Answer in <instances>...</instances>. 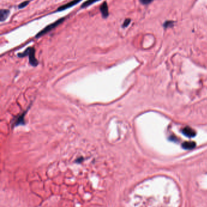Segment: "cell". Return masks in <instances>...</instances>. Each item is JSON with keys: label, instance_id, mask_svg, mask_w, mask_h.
Instances as JSON below:
<instances>
[{"label": "cell", "instance_id": "obj_1", "mask_svg": "<svg viewBox=\"0 0 207 207\" xmlns=\"http://www.w3.org/2000/svg\"><path fill=\"white\" fill-rule=\"evenodd\" d=\"M19 57H24L28 56L29 59V63L33 66H37L38 62L35 57V49L34 47H28V48L23 53L18 55Z\"/></svg>", "mask_w": 207, "mask_h": 207}, {"label": "cell", "instance_id": "obj_2", "mask_svg": "<svg viewBox=\"0 0 207 207\" xmlns=\"http://www.w3.org/2000/svg\"><path fill=\"white\" fill-rule=\"evenodd\" d=\"M65 18H61L60 19H59L58 20L55 21L54 23L48 25L47 26H46L45 28H44L42 30H41L40 32H38L35 38H39L40 37H41L42 36L46 35V34H47L49 31H51V30H52L53 29H54L55 27H57L58 26H59L60 24H61L63 21H65Z\"/></svg>", "mask_w": 207, "mask_h": 207}, {"label": "cell", "instance_id": "obj_3", "mask_svg": "<svg viewBox=\"0 0 207 207\" xmlns=\"http://www.w3.org/2000/svg\"><path fill=\"white\" fill-rule=\"evenodd\" d=\"M82 1V0H72V1H70L69 3H68L64 5H63L61 6H60V7L58 8L57 9V11L58 12H61V11H63V10H65L70 7H73L74 6L76 5L77 4H78V3H80Z\"/></svg>", "mask_w": 207, "mask_h": 207}, {"label": "cell", "instance_id": "obj_4", "mask_svg": "<svg viewBox=\"0 0 207 207\" xmlns=\"http://www.w3.org/2000/svg\"><path fill=\"white\" fill-rule=\"evenodd\" d=\"M182 133L186 137L193 138L196 136V132L189 127H186L182 130Z\"/></svg>", "mask_w": 207, "mask_h": 207}, {"label": "cell", "instance_id": "obj_5", "mask_svg": "<svg viewBox=\"0 0 207 207\" xmlns=\"http://www.w3.org/2000/svg\"><path fill=\"white\" fill-rule=\"evenodd\" d=\"M100 10L103 18H106L109 16V9L106 2H104L100 7Z\"/></svg>", "mask_w": 207, "mask_h": 207}, {"label": "cell", "instance_id": "obj_6", "mask_svg": "<svg viewBox=\"0 0 207 207\" xmlns=\"http://www.w3.org/2000/svg\"><path fill=\"white\" fill-rule=\"evenodd\" d=\"M26 113H23L22 115H20L17 119H16L15 121L13 122V125L14 127L19 126L21 125H24L25 122H24V115Z\"/></svg>", "mask_w": 207, "mask_h": 207}, {"label": "cell", "instance_id": "obj_7", "mask_svg": "<svg viewBox=\"0 0 207 207\" xmlns=\"http://www.w3.org/2000/svg\"><path fill=\"white\" fill-rule=\"evenodd\" d=\"M10 11L6 9H1L0 10V21L1 22L5 21L9 15Z\"/></svg>", "mask_w": 207, "mask_h": 207}, {"label": "cell", "instance_id": "obj_8", "mask_svg": "<svg viewBox=\"0 0 207 207\" xmlns=\"http://www.w3.org/2000/svg\"><path fill=\"white\" fill-rule=\"evenodd\" d=\"M196 144L194 142H185L182 145V148L185 150H192L196 147Z\"/></svg>", "mask_w": 207, "mask_h": 207}, {"label": "cell", "instance_id": "obj_9", "mask_svg": "<svg viewBox=\"0 0 207 207\" xmlns=\"http://www.w3.org/2000/svg\"><path fill=\"white\" fill-rule=\"evenodd\" d=\"M100 1V0H88V1H85L81 6V8H86L87 7H89V6L93 4L94 3H96L97 1Z\"/></svg>", "mask_w": 207, "mask_h": 207}, {"label": "cell", "instance_id": "obj_10", "mask_svg": "<svg viewBox=\"0 0 207 207\" xmlns=\"http://www.w3.org/2000/svg\"><path fill=\"white\" fill-rule=\"evenodd\" d=\"M131 21V20L130 18H127V19H126V20L124 21L123 23L122 27L125 28V27H128V26L130 25Z\"/></svg>", "mask_w": 207, "mask_h": 207}, {"label": "cell", "instance_id": "obj_11", "mask_svg": "<svg viewBox=\"0 0 207 207\" xmlns=\"http://www.w3.org/2000/svg\"><path fill=\"white\" fill-rule=\"evenodd\" d=\"M173 24H174V22L173 21H166L164 24V27L166 29V28H169L170 27L173 26Z\"/></svg>", "mask_w": 207, "mask_h": 207}, {"label": "cell", "instance_id": "obj_12", "mask_svg": "<svg viewBox=\"0 0 207 207\" xmlns=\"http://www.w3.org/2000/svg\"><path fill=\"white\" fill-rule=\"evenodd\" d=\"M139 1L143 5H148L151 3L154 0H139Z\"/></svg>", "mask_w": 207, "mask_h": 207}, {"label": "cell", "instance_id": "obj_13", "mask_svg": "<svg viewBox=\"0 0 207 207\" xmlns=\"http://www.w3.org/2000/svg\"><path fill=\"white\" fill-rule=\"evenodd\" d=\"M29 3V1H25L23 3H21V4H20V5L18 6V8L19 9H23L25 7H26Z\"/></svg>", "mask_w": 207, "mask_h": 207}]
</instances>
